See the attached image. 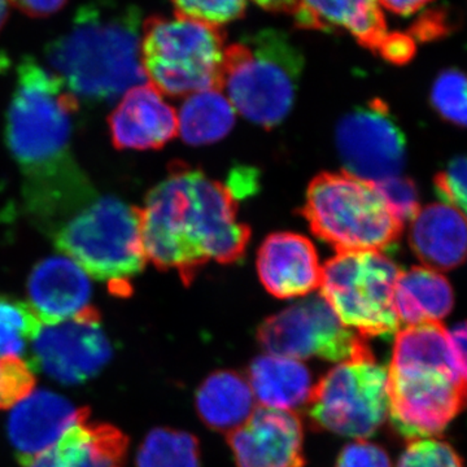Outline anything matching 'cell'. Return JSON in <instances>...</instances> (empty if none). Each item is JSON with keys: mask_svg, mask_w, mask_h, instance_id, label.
Masks as SVG:
<instances>
[{"mask_svg": "<svg viewBox=\"0 0 467 467\" xmlns=\"http://www.w3.org/2000/svg\"><path fill=\"white\" fill-rule=\"evenodd\" d=\"M254 405L250 383L232 370L211 374L196 392V409L202 422L227 435L250 420Z\"/></svg>", "mask_w": 467, "mask_h": 467, "instance_id": "24", "label": "cell"}, {"mask_svg": "<svg viewBox=\"0 0 467 467\" xmlns=\"http://www.w3.org/2000/svg\"><path fill=\"white\" fill-rule=\"evenodd\" d=\"M466 238L465 214L444 202L420 209L409 232L414 254L436 272L456 269L465 261Z\"/></svg>", "mask_w": 467, "mask_h": 467, "instance_id": "21", "label": "cell"}, {"mask_svg": "<svg viewBox=\"0 0 467 467\" xmlns=\"http://www.w3.org/2000/svg\"><path fill=\"white\" fill-rule=\"evenodd\" d=\"M79 420L24 467H125L128 436L107 423Z\"/></svg>", "mask_w": 467, "mask_h": 467, "instance_id": "20", "label": "cell"}, {"mask_svg": "<svg viewBox=\"0 0 467 467\" xmlns=\"http://www.w3.org/2000/svg\"><path fill=\"white\" fill-rule=\"evenodd\" d=\"M301 214L312 233L337 254L383 252L399 242L404 229L376 184L346 171H324L313 178Z\"/></svg>", "mask_w": 467, "mask_h": 467, "instance_id": "6", "label": "cell"}, {"mask_svg": "<svg viewBox=\"0 0 467 467\" xmlns=\"http://www.w3.org/2000/svg\"><path fill=\"white\" fill-rule=\"evenodd\" d=\"M400 272L383 252L337 254L322 267L319 296L359 337L391 339L400 328L393 306Z\"/></svg>", "mask_w": 467, "mask_h": 467, "instance_id": "8", "label": "cell"}, {"mask_svg": "<svg viewBox=\"0 0 467 467\" xmlns=\"http://www.w3.org/2000/svg\"><path fill=\"white\" fill-rule=\"evenodd\" d=\"M90 417L57 393L39 389L18 402L8 420V436L21 463L47 450L70 427Z\"/></svg>", "mask_w": 467, "mask_h": 467, "instance_id": "17", "label": "cell"}, {"mask_svg": "<svg viewBox=\"0 0 467 467\" xmlns=\"http://www.w3.org/2000/svg\"><path fill=\"white\" fill-rule=\"evenodd\" d=\"M33 365L17 356L0 358V410L16 407L36 389Z\"/></svg>", "mask_w": 467, "mask_h": 467, "instance_id": "30", "label": "cell"}, {"mask_svg": "<svg viewBox=\"0 0 467 467\" xmlns=\"http://www.w3.org/2000/svg\"><path fill=\"white\" fill-rule=\"evenodd\" d=\"M306 405L319 429L364 441L389 417V368L371 350L340 362L313 386Z\"/></svg>", "mask_w": 467, "mask_h": 467, "instance_id": "9", "label": "cell"}, {"mask_svg": "<svg viewBox=\"0 0 467 467\" xmlns=\"http://www.w3.org/2000/svg\"><path fill=\"white\" fill-rule=\"evenodd\" d=\"M344 171L368 182L400 175L407 142L383 100L368 101L340 119L335 133Z\"/></svg>", "mask_w": 467, "mask_h": 467, "instance_id": "12", "label": "cell"}, {"mask_svg": "<svg viewBox=\"0 0 467 467\" xmlns=\"http://www.w3.org/2000/svg\"><path fill=\"white\" fill-rule=\"evenodd\" d=\"M435 192L444 204L459 209L465 214L466 209V159L456 156L435 177Z\"/></svg>", "mask_w": 467, "mask_h": 467, "instance_id": "33", "label": "cell"}, {"mask_svg": "<svg viewBox=\"0 0 467 467\" xmlns=\"http://www.w3.org/2000/svg\"><path fill=\"white\" fill-rule=\"evenodd\" d=\"M303 67L285 33L261 30L225 48L221 91L248 121L272 129L290 113Z\"/></svg>", "mask_w": 467, "mask_h": 467, "instance_id": "5", "label": "cell"}, {"mask_svg": "<svg viewBox=\"0 0 467 467\" xmlns=\"http://www.w3.org/2000/svg\"><path fill=\"white\" fill-rule=\"evenodd\" d=\"M140 11L119 0H86L70 26L46 47L51 72L77 100L109 103L147 82Z\"/></svg>", "mask_w": 467, "mask_h": 467, "instance_id": "3", "label": "cell"}, {"mask_svg": "<svg viewBox=\"0 0 467 467\" xmlns=\"http://www.w3.org/2000/svg\"><path fill=\"white\" fill-rule=\"evenodd\" d=\"M42 324L32 306L0 295V356H18L36 339Z\"/></svg>", "mask_w": 467, "mask_h": 467, "instance_id": "27", "label": "cell"}, {"mask_svg": "<svg viewBox=\"0 0 467 467\" xmlns=\"http://www.w3.org/2000/svg\"><path fill=\"white\" fill-rule=\"evenodd\" d=\"M257 339L267 353L299 361L318 358L340 364L370 350L365 337L346 327L319 295L267 317Z\"/></svg>", "mask_w": 467, "mask_h": 467, "instance_id": "11", "label": "cell"}, {"mask_svg": "<svg viewBox=\"0 0 467 467\" xmlns=\"http://www.w3.org/2000/svg\"><path fill=\"white\" fill-rule=\"evenodd\" d=\"M8 2L26 16L45 18L57 15L66 7L69 0H8Z\"/></svg>", "mask_w": 467, "mask_h": 467, "instance_id": "36", "label": "cell"}, {"mask_svg": "<svg viewBox=\"0 0 467 467\" xmlns=\"http://www.w3.org/2000/svg\"><path fill=\"white\" fill-rule=\"evenodd\" d=\"M248 383L254 400L263 408L285 411L306 405L315 386L312 374L303 362L272 353L251 362Z\"/></svg>", "mask_w": 467, "mask_h": 467, "instance_id": "22", "label": "cell"}, {"mask_svg": "<svg viewBox=\"0 0 467 467\" xmlns=\"http://www.w3.org/2000/svg\"><path fill=\"white\" fill-rule=\"evenodd\" d=\"M140 229L147 261L175 270L184 285L209 261L230 265L241 260L251 239L225 184L181 161L169 165L168 177L147 195Z\"/></svg>", "mask_w": 467, "mask_h": 467, "instance_id": "2", "label": "cell"}, {"mask_svg": "<svg viewBox=\"0 0 467 467\" xmlns=\"http://www.w3.org/2000/svg\"><path fill=\"white\" fill-rule=\"evenodd\" d=\"M137 467H202L198 439L180 430H152L137 454Z\"/></svg>", "mask_w": 467, "mask_h": 467, "instance_id": "26", "label": "cell"}, {"mask_svg": "<svg viewBox=\"0 0 467 467\" xmlns=\"http://www.w3.org/2000/svg\"><path fill=\"white\" fill-rule=\"evenodd\" d=\"M175 17L220 27L244 15L247 0H171Z\"/></svg>", "mask_w": 467, "mask_h": 467, "instance_id": "29", "label": "cell"}, {"mask_svg": "<svg viewBox=\"0 0 467 467\" xmlns=\"http://www.w3.org/2000/svg\"><path fill=\"white\" fill-rule=\"evenodd\" d=\"M261 8L270 12H288L291 14L295 0H254Z\"/></svg>", "mask_w": 467, "mask_h": 467, "instance_id": "38", "label": "cell"}, {"mask_svg": "<svg viewBox=\"0 0 467 467\" xmlns=\"http://www.w3.org/2000/svg\"><path fill=\"white\" fill-rule=\"evenodd\" d=\"M453 288L441 273L426 266L400 272L393 306L400 324L416 326L441 322L453 309Z\"/></svg>", "mask_w": 467, "mask_h": 467, "instance_id": "23", "label": "cell"}, {"mask_svg": "<svg viewBox=\"0 0 467 467\" xmlns=\"http://www.w3.org/2000/svg\"><path fill=\"white\" fill-rule=\"evenodd\" d=\"M416 54V39L407 33L391 32L383 43L379 55L393 64H405Z\"/></svg>", "mask_w": 467, "mask_h": 467, "instance_id": "35", "label": "cell"}, {"mask_svg": "<svg viewBox=\"0 0 467 467\" xmlns=\"http://www.w3.org/2000/svg\"><path fill=\"white\" fill-rule=\"evenodd\" d=\"M9 16V2L8 0H0V32L7 23Z\"/></svg>", "mask_w": 467, "mask_h": 467, "instance_id": "39", "label": "cell"}, {"mask_svg": "<svg viewBox=\"0 0 467 467\" xmlns=\"http://www.w3.org/2000/svg\"><path fill=\"white\" fill-rule=\"evenodd\" d=\"M431 2L432 0H378L379 5L399 16H410Z\"/></svg>", "mask_w": 467, "mask_h": 467, "instance_id": "37", "label": "cell"}, {"mask_svg": "<svg viewBox=\"0 0 467 467\" xmlns=\"http://www.w3.org/2000/svg\"><path fill=\"white\" fill-rule=\"evenodd\" d=\"M140 58L147 82L168 97L221 91L225 36L189 18L150 16L143 23Z\"/></svg>", "mask_w": 467, "mask_h": 467, "instance_id": "7", "label": "cell"}, {"mask_svg": "<svg viewBox=\"0 0 467 467\" xmlns=\"http://www.w3.org/2000/svg\"><path fill=\"white\" fill-rule=\"evenodd\" d=\"M79 101L36 58L16 69L5 121V142L23 174L30 216L54 234L64 221L97 198L72 153L73 116Z\"/></svg>", "mask_w": 467, "mask_h": 467, "instance_id": "1", "label": "cell"}, {"mask_svg": "<svg viewBox=\"0 0 467 467\" xmlns=\"http://www.w3.org/2000/svg\"><path fill=\"white\" fill-rule=\"evenodd\" d=\"M90 276L69 257L52 256L34 266L27 281L29 306L42 325H57L90 308Z\"/></svg>", "mask_w": 467, "mask_h": 467, "instance_id": "18", "label": "cell"}, {"mask_svg": "<svg viewBox=\"0 0 467 467\" xmlns=\"http://www.w3.org/2000/svg\"><path fill=\"white\" fill-rule=\"evenodd\" d=\"M430 101L444 121L463 128L466 125L465 75L456 67L442 70L432 85Z\"/></svg>", "mask_w": 467, "mask_h": 467, "instance_id": "28", "label": "cell"}, {"mask_svg": "<svg viewBox=\"0 0 467 467\" xmlns=\"http://www.w3.org/2000/svg\"><path fill=\"white\" fill-rule=\"evenodd\" d=\"M396 467H463L457 451L438 439H418L409 442Z\"/></svg>", "mask_w": 467, "mask_h": 467, "instance_id": "31", "label": "cell"}, {"mask_svg": "<svg viewBox=\"0 0 467 467\" xmlns=\"http://www.w3.org/2000/svg\"><path fill=\"white\" fill-rule=\"evenodd\" d=\"M52 236L64 256L88 276L106 282L116 296L131 294V281L147 264L140 208L113 196L95 198L64 221Z\"/></svg>", "mask_w": 467, "mask_h": 467, "instance_id": "4", "label": "cell"}, {"mask_svg": "<svg viewBox=\"0 0 467 467\" xmlns=\"http://www.w3.org/2000/svg\"><path fill=\"white\" fill-rule=\"evenodd\" d=\"M291 14L301 29L344 30L376 54L391 33L378 0H295Z\"/></svg>", "mask_w": 467, "mask_h": 467, "instance_id": "19", "label": "cell"}, {"mask_svg": "<svg viewBox=\"0 0 467 467\" xmlns=\"http://www.w3.org/2000/svg\"><path fill=\"white\" fill-rule=\"evenodd\" d=\"M257 273L270 295L276 299H294L319 288L322 267L308 238L295 233H275L261 244Z\"/></svg>", "mask_w": 467, "mask_h": 467, "instance_id": "16", "label": "cell"}, {"mask_svg": "<svg viewBox=\"0 0 467 467\" xmlns=\"http://www.w3.org/2000/svg\"><path fill=\"white\" fill-rule=\"evenodd\" d=\"M374 184L387 207L402 225L413 220L420 208L418 189L410 178L395 175Z\"/></svg>", "mask_w": 467, "mask_h": 467, "instance_id": "32", "label": "cell"}, {"mask_svg": "<svg viewBox=\"0 0 467 467\" xmlns=\"http://www.w3.org/2000/svg\"><path fill=\"white\" fill-rule=\"evenodd\" d=\"M109 128L116 149H162L178 134L177 110L146 82L125 92L109 117Z\"/></svg>", "mask_w": 467, "mask_h": 467, "instance_id": "15", "label": "cell"}, {"mask_svg": "<svg viewBox=\"0 0 467 467\" xmlns=\"http://www.w3.org/2000/svg\"><path fill=\"white\" fill-rule=\"evenodd\" d=\"M33 367L64 384L86 382L112 358V346L94 306L57 325H42L33 340Z\"/></svg>", "mask_w": 467, "mask_h": 467, "instance_id": "13", "label": "cell"}, {"mask_svg": "<svg viewBox=\"0 0 467 467\" xmlns=\"http://www.w3.org/2000/svg\"><path fill=\"white\" fill-rule=\"evenodd\" d=\"M227 441L238 467H303L304 430L294 411L256 408Z\"/></svg>", "mask_w": 467, "mask_h": 467, "instance_id": "14", "label": "cell"}, {"mask_svg": "<svg viewBox=\"0 0 467 467\" xmlns=\"http://www.w3.org/2000/svg\"><path fill=\"white\" fill-rule=\"evenodd\" d=\"M466 396V376L427 364L389 368V417L405 441L434 438L454 420Z\"/></svg>", "mask_w": 467, "mask_h": 467, "instance_id": "10", "label": "cell"}, {"mask_svg": "<svg viewBox=\"0 0 467 467\" xmlns=\"http://www.w3.org/2000/svg\"><path fill=\"white\" fill-rule=\"evenodd\" d=\"M178 117V134L190 146L216 143L232 131L235 109L220 90L189 95Z\"/></svg>", "mask_w": 467, "mask_h": 467, "instance_id": "25", "label": "cell"}, {"mask_svg": "<svg viewBox=\"0 0 467 467\" xmlns=\"http://www.w3.org/2000/svg\"><path fill=\"white\" fill-rule=\"evenodd\" d=\"M337 467H391V461L382 447L358 439L340 451Z\"/></svg>", "mask_w": 467, "mask_h": 467, "instance_id": "34", "label": "cell"}]
</instances>
